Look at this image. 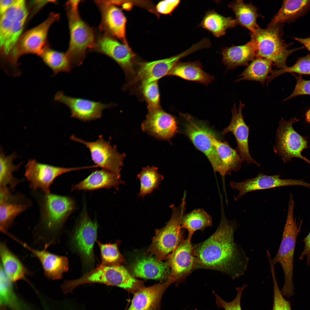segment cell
<instances>
[{
	"label": "cell",
	"instance_id": "obj_48",
	"mask_svg": "<svg viewBox=\"0 0 310 310\" xmlns=\"http://www.w3.org/2000/svg\"><path fill=\"white\" fill-rule=\"evenodd\" d=\"M15 1L14 0H0V15L5 12L10 6Z\"/></svg>",
	"mask_w": 310,
	"mask_h": 310
},
{
	"label": "cell",
	"instance_id": "obj_9",
	"mask_svg": "<svg viewBox=\"0 0 310 310\" xmlns=\"http://www.w3.org/2000/svg\"><path fill=\"white\" fill-rule=\"evenodd\" d=\"M28 14L25 1L15 0L1 15L0 45L4 59L10 53L21 37Z\"/></svg>",
	"mask_w": 310,
	"mask_h": 310
},
{
	"label": "cell",
	"instance_id": "obj_38",
	"mask_svg": "<svg viewBox=\"0 0 310 310\" xmlns=\"http://www.w3.org/2000/svg\"><path fill=\"white\" fill-rule=\"evenodd\" d=\"M158 168L154 166H148L142 168L138 174L137 178L140 182V191L137 197L144 198L148 194H151L154 190L159 188L161 181L163 179V176L158 173Z\"/></svg>",
	"mask_w": 310,
	"mask_h": 310
},
{
	"label": "cell",
	"instance_id": "obj_20",
	"mask_svg": "<svg viewBox=\"0 0 310 310\" xmlns=\"http://www.w3.org/2000/svg\"><path fill=\"white\" fill-rule=\"evenodd\" d=\"M230 185L232 189L239 192L235 199L236 200L248 193L258 190L292 185L302 186L310 189V183L303 179H282L279 175L269 176L262 173H259L255 178L243 181H230Z\"/></svg>",
	"mask_w": 310,
	"mask_h": 310
},
{
	"label": "cell",
	"instance_id": "obj_13",
	"mask_svg": "<svg viewBox=\"0 0 310 310\" xmlns=\"http://www.w3.org/2000/svg\"><path fill=\"white\" fill-rule=\"evenodd\" d=\"M298 121L296 118H292L286 121L282 118L279 123L274 150L284 162L294 158L305 161L306 159L301 155V152L307 147V141L292 126L293 124Z\"/></svg>",
	"mask_w": 310,
	"mask_h": 310
},
{
	"label": "cell",
	"instance_id": "obj_51",
	"mask_svg": "<svg viewBox=\"0 0 310 310\" xmlns=\"http://www.w3.org/2000/svg\"><path fill=\"white\" fill-rule=\"evenodd\" d=\"M306 162L310 164V161L307 159L306 160Z\"/></svg>",
	"mask_w": 310,
	"mask_h": 310
},
{
	"label": "cell",
	"instance_id": "obj_49",
	"mask_svg": "<svg viewBox=\"0 0 310 310\" xmlns=\"http://www.w3.org/2000/svg\"><path fill=\"white\" fill-rule=\"evenodd\" d=\"M294 39L303 44L310 51V37L306 38L295 37Z\"/></svg>",
	"mask_w": 310,
	"mask_h": 310
},
{
	"label": "cell",
	"instance_id": "obj_6",
	"mask_svg": "<svg viewBox=\"0 0 310 310\" xmlns=\"http://www.w3.org/2000/svg\"><path fill=\"white\" fill-rule=\"evenodd\" d=\"M280 25H268L265 29L259 27L250 32V40L254 44L257 57L267 59L277 68L281 69L287 67L286 61L288 56L299 49H288L282 39Z\"/></svg>",
	"mask_w": 310,
	"mask_h": 310
},
{
	"label": "cell",
	"instance_id": "obj_50",
	"mask_svg": "<svg viewBox=\"0 0 310 310\" xmlns=\"http://www.w3.org/2000/svg\"><path fill=\"white\" fill-rule=\"evenodd\" d=\"M306 119L308 122L310 123V110H309L306 113Z\"/></svg>",
	"mask_w": 310,
	"mask_h": 310
},
{
	"label": "cell",
	"instance_id": "obj_15",
	"mask_svg": "<svg viewBox=\"0 0 310 310\" xmlns=\"http://www.w3.org/2000/svg\"><path fill=\"white\" fill-rule=\"evenodd\" d=\"M200 49V45L196 43L175 56L163 59L141 63L129 84L140 83L141 85L158 81L165 76L168 75L180 59Z\"/></svg>",
	"mask_w": 310,
	"mask_h": 310
},
{
	"label": "cell",
	"instance_id": "obj_46",
	"mask_svg": "<svg viewBox=\"0 0 310 310\" xmlns=\"http://www.w3.org/2000/svg\"><path fill=\"white\" fill-rule=\"evenodd\" d=\"M180 3V0H164L159 2L156 8L160 13L170 14L177 7Z\"/></svg>",
	"mask_w": 310,
	"mask_h": 310
},
{
	"label": "cell",
	"instance_id": "obj_42",
	"mask_svg": "<svg viewBox=\"0 0 310 310\" xmlns=\"http://www.w3.org/2000/svg\"><path fill=\"white\" fill-rule=\"evenodd\" d=\"M140 87L148 111L160 108L158 81L141 85Z\"/></svg>",
	"mask_w": 310,
	"mask_h": 310
},
{
	"label": "cell",
	"instance_id": "obj_34",
	"mask_svg": "<svg viewBox=\"0 0 310 310\" xmlns=\"http://www.w3.org/2000/svg\"><path fill=\"white\" fill-rule=\"evenodd\" d=\"M272 62L267 59L257 57L248 64L235 82L243 80L254 81L264 85L269 74L272 71Z\"/></svg>",
	"mask_w": 310,
	"mask_h": 310
},
{
	"label": "cell",
	"instance_id": "obj_41",
	"mask_svg": "<svg viewBox=\"0 0 310 310\" xmlns=\"http://www.w3.org/2000/svg\"><path fill=\"white\" fill-rule=\"evenodd\" d=\"M296 73L301 74L310 75V55H308L300 58L293 65L282 69L272 70L268 78L266 85L277 77L286 73Z\"/></svg>",
	"mask_w": 310,
	"mask_h": 310
},
{
	"label": "cell",
	"instance_id": "obj_25",
	"mask_svg": "<svg viewBox=\"0 0 310 310\" xmlns=\"http://www.w3.org/2000/svg\"><path fill=\"white\" fill-rule=\"evenodd\" d=\"M133 275L144 279L163 280L168 279L170 267L167 261H159L155 257L144 256L137 259L131 268Z\"/></svg>",
	"mask_w": 310,
	"mask_h": 310
},
{
	"label": "cell",
	"instance_id": "obj_52",
	"mask_svg": "<svg viewBox=\"0 0 310 310\" xmlns=\"http://www.w3.org/2000/svg\"><path fill=\"white\" fill-rule=\"evenodd\" d=\"M195 310H197L196 309H195Z\"/></svg>",
	"mask_w": 310,
	"mask_h": 310
},
{
	"label": "cell",
	"instance_id": "obj_30",
	"mask_svg": "<svg viewBox=\"0 0 310 310\" xmlns=\"http://www.w3.org/2000/svg\"><path fill=\"white\" fill-rule=\"evenodd\" d=\"M168 75L176 76L188 81L208 85L214 80L213 77L205 72L201 64L198 61L179 62Z\"/></svg>",
	"mask_w": 310,
	"mask_h": 310
},
{
	"label": "cell",
	"instance_id": "obj_11",
	"mask_svg": "<svg viewBox=\"0 0 310 310\" xmlns=\"http://www.w3.org/2000/svg\"><path fill=\"white\" fill-rule=\"evenodd\" d=\"M181 115L184 119L186 135L195 147L206 156L214 172L221 175L222 162L212 140L214 132L204 121L196 119L188 114L181 113Z\"/></svg>",
	"mask_w": 310,
	"mask_h": 310
},
{
	"label": "cell",
	"instance_id": "obj_21",
	"mask_svg": "<svg viewBox=\"0 0 310 310\" xmlns=\"http://www.w3.org/2000/svg\"><path fill=\"white\" fill-rule=\"evenodd\" d=\"M141 127L144 132L161 140L169 141L178 132L175 117L161 107L148 111Z\"/></svg>",
	"mask_w": 310,
	"mask_h": 310
},
{
	"label": "cell",
	"instance_id": "obj_10",
	"mask_svg": "<svg viewBox=\"0 0 310 310\" xmlns=\"http://www.w3.org/2000/svg\"><path fill=\"white\" fill-rule=\"evenodd\" d=\"M98 225L96 220L89 217L85 204L72 235L71 244L72 248L80 255L83 266L93 267L95 262L94 246L96 241Z\"/></svg>",
	"mask_w": 310,
	"mask_h": 310
},
{
	"label": "cell",
	"instance_id": "obj_29",
	"mask_svg": "<svg viewBox=\"0 0 310 310\" xmlns=\"http://www.w3.org/2000/svg\"><path fill=\"white\" fill-rule=\"evenodd\" d=\"M0 264L5 273L12 282L26 280L30 272L19 257L7 247L6 242L0 243Z\"/></svg>",
	"mask_w": 310,
	"mask_h": 310
},
{
	"label": "cell",
	"instance_id": "obj_18",
	"mask_svg": "<svg viewBox=\"0 0 310 310\" xmlns=\"http://www.w3.org/2000/svg\"><path fill=\"white\" fill-rule=\"evenodd\" d=\"M8 187H0V230L5 233L12 225L14 219L30 207V201L22 194H13Z\"/></svg>",
	"mask_w": 310,
	"mask_h": 310
},
{
	"label": "cell",
	"instance_id": "obj_31",
	"mask_svg": "<svg viewBox=\"0 0 310 310\" xmlns=\"http://www.w3.org/2000/svg\"><path fill=\"white\" fill-rule=\"evenodd\" d=\"M212 140L222 162L221 175L224 177L232 171L239 170L243 160L237 150L232 148L227 142L219 140L215 133L212 136Z\"/></svg>",
	"mask_w": 310,
	"mask_h": 310
},
{
	"label": "cell",
	"instance_id": "obj_37",
	"mask_svg": "<svg viewBox=\"0 0 310 310\" xmlns=\"http://www.w3.org/2000/svg\"><path fill=\"white\" fill-rule=\"evenodd\" d=\"M0 152V187L9 186L11 189H13L21 181L15 178L13 173L18 170L22 163L17 165L13 164V160L18 156L16 152L6 156L1 147Z\"/></svg>",
	"mask_w": 310,
	"mask_h": 310
},
{
	"label": "cell",
	"instance_id": "obj_24",
	"mask_svg": "<svg viewBox=\"0 0 310 310\" xmlns=\"http://www.w3.org/2000/svg\"><path fill=\"white\" fill-rule=\"evenodd\" d=\"M11 238L30 251L39 260L42 267L44 274L51 280L61 279L63 274L69 270V261L67 257L58 255L46 249L38 250L21 241L13 235Z\"/></svg>",
	"mask_w": 310,
	"mask_h": 310
},
{
	"label": "cell",
	"instance_id": "obj_47",
	"mask_svg": "<svg viewBox=\"0 0 310 310\" xmlns=\"http://www.w3.org/2000/svg\"><path fill=\"white\" fill-rule=\"evenodd\" d=\"M303 241L304 242V247L299 259L302 260L306 256L307 265H309L310 264V232Z\"/></svg>",
	"mask_w": 310,
	"mask_h": 310
},
{
	"label": "cell",
	"instance_id": "obj_22",
	"mask_svg": "<svg viewBox=\"0 0 310 310\" xmlns=\"http://www.w3.org/2000/svg\"><path fill=\"white\" fill-rule=\"evenodd\" d=\"M245 105L240 100L239 108L234 104L231 111L232 117L229 125L222 132L223 135L231 132L234 135L237 142L236 150L243 161L247 163H253L260 165L251 156L249 150L248 137L249 127L245 123L242 114Z\"/></svg>",
	"mask_w": 310,
	"mask_h": 310
},
{
	"label": "cell",
	"instance_id": "obj_35",
	"mask_svg": "<svg viewBox=\"0 0 310 310\" xmlns=\"http://www.w3.org/2000/svg\"><path fill=\"white\" fill-rule=\"evenodd\" d=\"M237 25L235 19L224 17L213 10L206 13L199 26L218 38L225 34L227 29L234 28Z\"/></svg>",
	"mask_w": 310,
	"mask_h": 310
},
{
	"label": "cell",
	"instance_id": "obj_1",
	"mask_svg": "<svg viewBox=\"0 0 310 310\" xmlns=\"http://www.w3.org/2000/svg\"><path fill=\"white\" fill-rule=\"evenodd\" d=\"M222 212L216 231L205 241L193 246L194 269L220 271L235 280L245 273L249 258L235 241V233L238 225L234 221L228 220L223 211Z\"/></svg>",
	"mask_w": 310,
	"mask_h": 310
},
{
	"label": "cell",
	"instance_id": "obj_19",
	"mask_svg": "<svg viewBox=\"0 0 310 310\" xmlns=\"http://www.w3.org/2000/svg\"><path fill=\"white\" fill-rule=\"evenodd\" d=\"M54 100L69 108L71 117L84 121L100 118L103 111L112 106L110 104H104L86 99L68 96L62 91L56 93Z\"/></svg>",
	"mask_w": 310,
	"mask_h": 310
},
{
	"label": "cell",
	"instance_id": "obj_43",
	"mask_svg": "<svg viewBox=\"0 0 310 310\" xmlns=\"http://www.w3.org/2000/svg\"><path fill=\"white\" fill-rule=\"evenodd\" d=\"M274 286L273 303L272 310H291L290 302L284 297L278 285L276 276L274 266H270Z\"/></svg>",
	"mask_w": 310,
	"mask_h": 310
},
{
	"label": "cell",
	"instance_id": "obj_4",
	"mask_svg": "<svg viewBox=\"0 0 310 310\" xmlns=\"http://www.w3.org/2000/svg\"><path fill=\"white\" fill-rule=\"evenodd\" d=\"M294 203L293 197H290L287 217L279 248L274 258L275 265L279 263L282 269L284 283L281 290L282 294L289 297L293 293L294 256L297 237L300 232L302 221L297 222L294 216Z\"/></svg>",
	"mask_w": 310,
	"mask_h": 310
},
{
	"label": "cell",
	"instance_id": "obj_39",
	"mask_svg": "<svg viewBox=\"0 0 310 310\" xmlns=\"http://www.w3.org/2000/svg\"><path fill=\"white\" fill-rule=\"evenodd\" d=\"M40 56L52 71L53 76L61 72H69L73 68L66 53L46 47Z\"/></svg>",
	"mask_w": 310,
	"mask_h": 310
},
{
	"label": "cell",
	"instance_id": "obj_44",
	"mask_svg": "<svg viewBox=\"0 0 310 310\" xmlns=\"http://www.w3.org/2000/svg\"><path fill=\"white\" fill-rule=\"evenodd\" d=\"M247 285L244 284L242 287H236L237 294L235 298L232 301L227 302L224 300L215 292H213L215 295L217 305L219 308H222L224 310H242L241 305V299L243 291Z\"/></svg>",
	"mask_w": 310,
	"mask_h": 310
},
{
	"label": "cell",
	"instance_id": "obj_3",
	"mask_svg": "<svg viewBox=\"0 0 310 310\" xmlns=\"http://www.w3.org/2000/svg\"><path fill=\"white\" fill-rule=\"evenodd\" d=\"M94 283L116 286L134 293L144 287L143 282L135 279L123 266H108L101 263L79 278L65 281L61 288L66 294L72 292L79 285Z\"/></svg>",
	"mask_w": 310,
	"mask_h": 310
},
{
	"label": "cell",
	"instance_id": "obj_32",
	"mask_svg": "<svg viewBox=\"0 0 310 310\" xmlns=\"http://www.w3.org/2000/svg\"><path fill=\"white\" fill-rule=\"evenodd\" d=\"M235 15L237 24L247 28L250 32L259 28L257 19L260 16L257 9L251 3L247 4L241 0H237L228 5Z\"/></svg>",
	"mask_w": 310,
	"mask_h": 310
},
{
	"label": "cell",
	"instance_id": "obj_14",
	"mask_svg": "<svg viewBox=\"0 0 310 310\" xmlns=\"http://www.w3.org/2000/svg\"><path fill=\"white\" fill-rule=\"evenodd\" d=\"M91 166L66 168L55 166L29 159L25 166V176L34 190L40 189L44 193H50L51 186L59 175L69 172L90 168Z\"/></svg>",
	"mask_w": 310,
	"mask_h": 310
},
{
	"label": "cell",
	"instance_id": "obj_26",
	"mask_svg": "<svg viewBox=\"0 0 310 310\" xmlns=\"http://www.w3.org/2000/svg\"><path fill=\"white\" fill-rule=\"evenodd\" d=\"M169 286L166 281L135 292L128 310H160L162 296Z\"/></svg>",
	"mask_w": 310,
	"mask_h": 310
},
{
	"label": "cell",
	"instance_id": "obj_5",
	"mask_svg": "<svg viewBox=\"0 0 310 310\" xmlns=\"http://www.w3.org/2000/svg\"><path fill=\"white\" fill-rule=\"evenodd\" d=\"M80 0H70L66 4L70 40L66 54L73 67L82 64L88 49L92 50L96 38L93 29L82 20L78 6Z\"/></svg>",
	"mask_w": 310,
	"mask_h": 310
},
{
	"label": "cell",
	"instance_id": "obj_28",
	"mask_svg": "<svg viewBox=\"0 0 310 310\" xmlns=\"http://www.w3.org/2000/svg\"><path fill=\"white\" fill-rule=\"evenodd\" d=\"M222 53V62L227 69L248 65L257 57L254 44L251 40L243 45L226 47L223 49Z\"/></svg>",
	"mask_w": 310,
	"mask_h": 310
},
{
	"label": "cell",
	"instance_id": "obj_17",
	"mask_svg": "<svg viewBox=\"0 0 310 310\" xmlns=\"http://www.w3.org/2000/svg\"><path fill=\"white\" fill-rule=\"evenodd\" d=\"M92 50L104 54L117 62L127 75L133 77L136 71L134 69L133 56L126 44H121L110 36L102 33L98 36Z\"/></svg>",
	"mask_w": 310,
	"mask_h": 310
},
{
	"label": "cell",
	"instance_id": "obj_45",
	"mask_svg": "<svg viewBox=\"0 0 310 310\" xmlns=\"http://www.w3.org/2000/svg\"><path fill=\"white\" fill-rule=\"evenodd\" d=\"M297 82L295 88L292 93L284 101L293 97L301 95H310V80L303 79L299 75L296 77Z\"/></svg>",
	"mask_w": 310,
	"mask_h": 310
},
{
	"label": "cell",
	"instance_id": "obj_2",
	"mask_svg": "<svg viewBox=\"0 0 310 310\" xmlns=\"http://www.w3.org/2000/svg\"><path fill=\"white\" fill-rule=\"evenodd\" d=\"M37 198L40 216L33 237L35 243L47 249L57 242L64 223L75 209V202L69 196L50 193Z\"/></svg>",
	"mask_w": 310,
	"mask_h": 310
},
{
	"label": "cell",
	"instance_id": "obj_40",
	"mask_svg": "<svg viewBox=\"0 0 310 310\" xmlns=\"http://www.w3.org/2000/svg\"><path fill=\"white\" fill-rule=\"evenodd\" d=\"M99 246L102 264L108 266L120 265L124 259L119 251L118 243L103 244L97 240Z\"/></svg>",
	"mask_w": 310,
	"mask_h": 310
},
{
	"label": "cell",
	"instance_id": "obj_12",
	"mask_svg": "<svg viewBox=\"0 0 310 310\" xmlns=\"http://www.w3.org/2000/svg\"><path fill=\"white\" fill-rule=\"evenodd\" d=\"M70 139L86 146L89 150L92 160L95 165L114 173L120 178L121 168L123 165L125 155L119 153L115 145H111L110 138L106 141L100 135L96 140L88 142L73 135Z\"/></svg>",
	"mask_w": 310,
	"mask_h": 310
},
{
	"label": "cell",
	"instance_id": "obj_33",
	"mask_svg": "<svg viewBox=\"0 0 310 310\" xmlns=\"http://www.w3.org/2000/svg\"><path fill=\"white\" fill-rule=\"evenodd\" d=\"M310 7V0H284L282 6L268 25L289 22L303 14Z\"/></svg>",
	"mask_w": 310,
	"mask_h": 310
},
{
	"label": "cell",
	"instance_id": "obj_27",
	"mask_svg": "<svg viewBox=\"0 0 310 310\" xmlns=\"http://www.w3.org/2000/svg\"><path fill=\"white\" fill-rule=\"evenodd\" d=\"M121 184L125 183L114 173L103 169H96L78 183L73 185L71 191L75 190L91 191L112 187L118 190Z\"/></svg>",
	"mask_w": 310,
	"mask_h": 310
},
{
	"label": "cell",
	"instance_id": "obj_36",
	"mask_svg": "<svg viewBox=\"0 0 310 310\" xmlns=\"http://www.w3.org/2000/svg\"><path fill=\"white\" fill-rule=\"evenodd\" d=\"M212 224L211 216L202 209L195 210L185 214L181 222L182 228L187 230V238L190 240H191L195 232L203 230L206 228L211 226Z\"/></svg>",
	"mask_w": 310,
	"mask_h": 310
},
{
	"label": "cell",
	"instance_id": "obj_8",
	"mask_svg": "<svg viewBox=\"0 0 310 310\" xmlns=\"http://www.w3.org/2000/svg\"><path fill=\"white\" fill-rule=\"evenodd\" d=\"M59 18V14L52 13L43 22L29 30L20 37L16 45L4 61L7 68L14 72L18 71V60L22 55L32 53L40 56L46 48L49 30Z\"/></svg>",
	"mask_w": 310,
	"mask_h": 310
},
{
	"label": "cell",
	"instance_id": "obj_16",
	"mask_svg": "<svg viewBox=\"0 0 310 310\" xmlns=\"http://www.w3.org/2000/svg\"><path fill=\"white\" fill-rule=\"evenodd\" d=\"M170 272L166 282L169 285L183 282L194 269L195 257L191 240L183 239L166 257Z\"/></svg>",
	"mask_w": 310,
	"mask_h": 310
},
{
	"label": "cell",
	"instance_id": "obj_23",
	"mask_svg": "<svg viewBox=\"0 0 310 310\" xmlns=\"http://www.w3.org/2000/svg\"><path fill=\"white\" fill-rule=\"evenodd\" d=\"M101 15L99 29L103 33L114 36L126 43L125 28L126 22L124 14L110 1H96Z\"/></svg>",
	"mask_w": 310,
	"mask_h": 310
},
{
	"label": "cell",
	"instance_id": "obj_7",
	"mask_svg": "<svg viewBox=\"0 0 310 310\" xmlns=\"http://www.w3.org/2000/svg\"><path fill=\"white\" fill-rule=\"evenodd\" d=\"M186 196L185 193L179 207L170 206L172 213L169 220L163 227L155 230L148 251L159 261L166 257L183 240L181 222L186 209Z\"/></svg>",
	"mask_w": 310,
	"mask_h": 310
}]
</instances>
